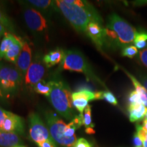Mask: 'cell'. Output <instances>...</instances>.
<instances>
[{
	"mask_svg": "<svg viewBox=\"0 0 147 147\" xmlns=\"http://www.w3.org/2000/svg\"><path fill=\"white\" fill-rule=\"evenodd\" d=\"M22 145V140L18 134L0 130V146L15 147Z\"/></svg>",
	"mask_w": 147,
	"mask_h": 147,
	"instance_id": "14",
	"label": "cell"
},
{
	"mask_svg": "<svg viewBox=\"0 0 147 147\" xmlns=\"http://www.w3.org/2000/svg\"><path fill=\"white\" fill-rule=\"evenodd\" d=\"M142 128L144 129L145 131L147 132V119H144L142 123Z\"/></svg>",
	"mask_w": 147,
	"mask_h": 147,
	"instance_id": "36",
	"label": "cell"
},
{
	"mask_svg": "<svg viewBox=\"0 0 147 147\" xmlns=\"http://www.w3.org/2000/svg\"><path fill=\"white\" fill-rule=\"evenodd\" d=\"M0 130L3 131L14 133L23 135L25 134V125L21 117L7 111L6 117L4 119Z\"/></svg>",
	"mask_w": 147,
	"mask_h": 147,
	"instance_id": "10",
	"label": "cell"
},
{
	"mask_svg": "<svg viewBox=\"0 0 147 147\" xmlns=\"http://www.w3.org/2000/svg\"><path fill=\"white\" fill-rule=\"evenodd\" d=\"M103 99H104V100L107 101L108 103L113 104V105L116 106L118 104V102H117V98H116L115 95L109 91H104V93H103Z\"/></svg>",
	"mask_w": 147,
	"mask_h": 147,
	"instance_id": "26",
	"label": "cell"
},
{
	"mask_svg": "<svg viewBox=\"0 0 147 147\" xmlns=\"http://www.w3.org/2000/svg\"><path fill=\"white\" fill-rule=\"evenodd\" d=\"M143 147H147V142H146V141H143Z\"/></svg>",
	"mask_w": 147,
	"mask_h": 147,
	"instance_id": "38",
	"label": "cell"
},
{
	"mask_svg": "<svg viewBox=\"0 0 147 147\" xmlns=\"http://www.w3.org/2000/svg\"><path fill=\"white\" fill-rule=\"evenodd\" d=\"M23 42L24 41H22L21 40V38H19V40L15 44H14L10 48V49L7 51L3 59L8 61L12 62V63L15 64L16 60L18 59V57L19 56L20 53H21L22 51V49H23Z\"/></svg>",
	"mask_w": 147,
	"mask_h": 147,
	"instance_id": "19",
	"label": "cell"
},
{
	"mask_svg": "<svg viewBox=\"0 0 147 147\" xmlns=\"http://www.w3.org/2000/svg\"><path fill=\"white\" fill-rule=\"evenodd\" d=\"M129 113V121L131 122H136L144 118L146 115L147 108L142 104L129 105L128 107Z\"/></svg>",
	"mask_w": 147,
	"mask_h": 147,
	"instance_id": "17",
	"label": "cell"
},
{
	"mask_svg": "<svg viewBox=\"0 0 147 147\" xmlns=\"http://www.w3.org/2000/svg\"><path fill=\"white\" fill-rule=\"evenodd\" d=\"M64 57V51L60 49L51 51L45 55L42 59V61L48 68L61 63Z\"/></svg>",
	"mask_w": 147,
	"mask_h": 147,
	"instance_id": "16",
	"label": "cell"
},
{
	"mask_svg": "<svg viewBox=\"0 0 147 147\" xmlns=\"http://www.w3.org/2000/svg\"><path fill=\"white\" fill-rule=\"evenodd\" d=\"M38 147H57L56 142L53 140H48L44 141L40 144H38Z\"/></svg>",
	"mask_w": 147,
	"mask_h": 147,
	"instance_id": "31",
	"label": "cell"
},
{
	"mask_svg": "<svg viewBox=\"0 0 147 147\" xmlns=\"http://www.w3.org/2000/svg\"><path fill=\"white\" fill-rule=\"evenodd\" d=\"M129 105L142 104L140 98V96L136 91H133L130 93L129 96Z\"/></svg>",
	"mask_w": 147,
	"mask_h": 147,
	"instance_id": "27",
	"label": "cell"
},
{
	"mask_svg": "<svg viewBox=\"0 0 147 147\" xmlns=\"http://www.w3.org/2000/svg\"><path fill=\"white\" fill-rule=\"evenodd\" d=\"M31 63H32V49L28 42L24 41L23 49L15 63L16 69L21 73L24 78L26 75Z\"/></svg>",
	"mask_w": 147,
	"mask_h": 147,
	"instance_id": "13",
	"label": "cell"
},
{
	"mask_svg": "<svg viewBox=\"0 0 147 147\" xmlns=\"http://www.w3.org/2000/svg\"><path fill=\"white\" fill-rule=\"evenodd\" d=\"M125 72L127 73V76L129 77L130 79L131 80L132 82H133L134 87L136 88V91L137 92V93L140 96V98L141 102H142L143 105L147 108V90L142 85V84L140 83L138 80L134 78L132 75L130 74L129 73L127 72V71H125Z\"/></svg>",
	"mask_w": 147,
	"mask_h": 147,
	"instance_id": "20",
	"label": "cell"
},
{
	"mask_svg": "<svg viewBox=\"0 0 147 147\" xmlns=\"http://www.w3.org/2000/svg\"><path fill=\"white\" fill-rule=\"evenodd\" d=\"M145 119H147V111H146V115H145Z\"/></svg>",
	"mask_w": 147,
	"mask_h": 147,
	"instance_id": "40",
	"label": "cell"
},
{
	"mask_svg": "<svg viewBox=\"0 0 147 147\" xmlns=\"http://www.w3.org/2000/svg\"><path fill=\"white\" fill-rule=\"evenodd\" d=\"M49 82L51 86V92L48 97L49 102L61 116L71 121L76 115L72 104V93L69 86L61 80H51Z\"/></svg>",
	"mask_w": 147,
	"mask_h": 147,
	"instance_id": "2",
	"label": "cell"
},
{
	"mask_svg": "<svg viewBox=\"0 0 147 147\" xmlns=\"http://www.w3.org/2000/svg\"><path fill=\"white\" fill-rule=\"evenodd\" d=\"M140 80H142L143 84H144V87L146 88L147 90V76H143V75H141L140 76Z\"/></svg>",
	"mask_w": 147,
	"mask_h": 147,
	"instance_id": "34",
	"label": "cell"
},
{
	"mask_svg": "<svg viewBox=\"0 0 147 147\" xmlns=\"http://www.w3.org/2000/svg\"><path fill=\"white\" fill-rule=\"evenodd\" d=\"M73 106L80 113L83 115V113L88 106V102L95 100L94 93L88 89H81L77 92H74L71 95Z\"/></svg>",
	"mask_w": 147,
	"mask_h": 147,
	"instance_id": "11",
	"label": "cell"
},
{
	"mask_svg": "<svg viewBox=\"0 0 147 147\" xmlns=\"http://www.w3.org/2000/svg\"><path fill=\"white\" fill-rule=\"evenodd\" d=\"M147 33L145 32H138L134 39V44L138 49H144L147 47Z\"/></svg>",
	"mask_w": 147,
	"mask_h": 147,
	"instance_id": "22",
	"label": "cell"
},
{
	"mask_svg": "<svg viewBox=\"0 0 147 147\" xmlns=\"http://www.w3.org/2000/svg\"><path fill=\"white\" fill-rule=\"evenodd\" d=\"M107 27L117 34L121 46L134 42L138 34L136 29L116 14H112L108 17Z\"/></svg>",
	"mask_w": 147,
	"mask_h": 147,
	"instance_id": "5",
	"label": "cell"
},
{
	"mask_svg": "<svg viewBox=\"0 0 147 147\" xmlns=\"http://www.w3.org/2000/svg\"><path fill=\"white\" fill-rule=\"evenodd\" d=\"M23 78V75L16 67L3 65L1 63L0 88L3 95L15 93L22 84Z\"/></svg>",
	"mask_w": 147,
	"mask_h": 147,
	"instance_id": "6",
	"label": "cell"
},
{
	"mask_svg": "<svg viewBox=\"0 0 147 147\" xmlns=\"http://www.w3.org/2000/svg\"><path fill=\"white\" fill-rule=\"evenodd\" d=\"M57 9L63 14L74 28L80 33H85L91 22L102 23L97 11L91 3L82 0L55 1Z\"/></svg>",
	"mask_w": 147,
	"mask_h": 147,
	"instance_id": "1",
	"label": "cell"
},
{
	"mask_svg": "<svg viewBox=\"0 0 147 147\" xmlns=\"http://www.w3.org/2000/svg\"><path fill=\"white\" fill-rule=\"evenodd\" d=\"M6 30L7 29L3 25H1V24H0V35L2 36V35L5 34L6 33Z\"/></svg>",
	"mask_w": 147,
	"mask_h": 147,
	"instance_id": "35",
	"label": "cell"
},
{
	"mask_svg": "<svg viewBox=\"0 0 147 147\" xmlns=\"http://www.w3.org/2000/svg\"><path fill=\"white\" fill-rule=\"evenodd\" d=\"M82 122L86 129H93L94 127V124L92 122L91 107L90 105H88L84 110L83 115H82Z\"/></svg>",
	"mask_w": 147,
	"mask_h": 147,
	"instance_id": "23",
	"label": "cell"
},
{
	"mask_svg": "<svg viewBox=\"0 0 147 147\" xmlns=\"http://www.w3.org/2000/svg\"><path fill=\"white\" fill-rule=\"evenodd\" d=\"M19 38H20L10 34V33H5L2 41L1 42V45H0V60L4 58L7 51L14 44H15L19 40Z\"/></svg>",
	"mask_w": 147,
	"mask_h": 147,
	"instance_id": "18",
	"label": "cell"
},
{
	"mask_svg": "<svg viewBox=\"0 0 147 147\" xmlns=\"http://www.w3.org/2000/svg\"><path fill=\"white\" fill-rule=\"evenodd\" d=\"M33 90L37 93L43 95L46 97H49L51 92V86L50 82H47L45 80H40L35 84Z\"/></svg>",
	"mask_w": 147,
	"mask_h": 147,
	"instance_id": "21",
	"label": "cell"
},
{
	"mask_svg": "<svg viewBox=\"0 0 147 147\" xmlns=\"http://www.w3.org/2000/svg\"><path fill=\"white\" fill-rule=\"evenodd\" d=\"M0 66H1V63H0ZM3 97V95L2 92H1V88H0V99H1V98H2Z\"/></svg>",
	"mask_w": 147,
	"mask_h": 147,
	"instance_id": "37",
	"label": "cell"
},
{
	"mask_svg": "<svg viewBox=\"0 0 147 147\" xmlns=\"http://www.w3.org/2000/svg\"><path fill=\"white\" fill-rule=\"evenodd\" d=\"M45 119L51 137L55 142L63 147H73L76 141L67 138L65 136L67 124L51 111L46 112Z\"/></svg>",
	"mask_w": 147,
	"mask_h": 147,
	"instance_id": "4",
	"label": "cell"
},
{
	"mask_svg": "<svg viewBox=\"0 0 147 147\" xmlns=\"http://www.w3.org/2000/svg\"><path fill=\"white\" fill-rule=\"evenodd\" d=\"M138 53V49L136 47L132 45L127 46L123 47L122 50V55L124 57H127L129 58H133Z\"/></svg>",
	"mask_w": 147,
	"mask_h": 147,
	"instance_id": "25",
	"label": "cell"
},
{
	"mask_svg": "<svg viewBox=\"0 0 147 147\" xmlns=\"http://www.w3.org/2000/svg\"><path fill=\"white\" fill-rule=\"evenodd\" d=\"M26 2L39 11L40 13L45 14V15L50 13V11L53 10V9L57 10L55 4V1L51 0H29L26 1Z\"/></svg>",
	"mask_w": 147,
	"mask_h": 147,
	"instance_id": "15",
	"label": "cell"
},
{
	"mask_svg": "<svg viewBox=\"0 0 147 147\" xmlns=\"http://www.w3.org/2000/svg\"><path fill=\"white\" fill-rule=\"evenodd\" d=\"M6 113L7 110H3L1 108H0V128L2 125L4 119H5V117H6Z\"/></svg>",
	"mask_w": 147,
	"mask_h": 147,
	"instance_id": "32",
	"label": "cell"
},
{
	"mask_svg": "<svg viewBox=\"0 0 147 147\" xmlns=\"http://www.w3.org/2000/svg\"><path fill=\"white\" fill-rule=\"evenodd\" d=\"M1 35H0V38H1Z\"/></svg>",
	"mask_w": 147,
	"mask_h": 147,
	"instance_id": "41",
	"label": "cell"
},
{
	"mask_svg": "<svg viewBox=\"0 0 147 147\" xmlns=\"http://www.w3.org/2000/svg\"><path fill=\"white\" fill-rule=\"evenodd\" d=\"M103 93H104V91H98L94 93L95 100H103Z\"/></svg>",
	"mask_w": 147,
	"mask_h": 147,
	"instance_id": "33",
	"label": "cell"
},
{
	"mask_svg": "<svg viewBox=\"0 0 147 147\" xmlns=\"http://www.w3.org/2000/svg\"><path fill=\"white\" fill-rule=\"evenodd\" d=\"M133 147H143V140L137 133H135L134 135Z\"/></svg>",
	"mask_w": 147,
	"mask_h": 147,
	"instance_id": "29",
	"label": "cell"
},
{
	"mask_svg": "<svg viewBox=\"0 0 147 147\" xmlns=\"http://www.w3.org/2000/svg\"><path fill=\"white\" fill-rule=\"evenodd\" d=\"M15 147H26V146H24V145H19V146H16Z\"/></svg>",
	"mask_w": 147,
	"mask_h": 147,
	"instance_id": "39",
	"label": "cell"
},
{
	"mask_svg": "<svg viewBox=\"0 0 147 147\" xmlns=\"http://www.w3.org/2000/svg\"><path fill=\"white\" fill-rule=\"evenodd\" d=\"M29 136L37 144L48 140H53L49 128L47 127L40 116L36 113H30L29 115Z\"/></svg>",
	"mask_w": 147,
	"mask_h": 147,
	"instance_id": "8",
	"label": "cell"
},
{
	"mask_svg": "<svg viewBox=\"0 0 147 147\" xmlns=\"http://www.w3.org/2000/svg\"><path fill=\"white\" fill-rule=\"evenodd\" d=\"M0 24L3 25L7 29V30L12 32H14L13 24L12 23L10 18L1 8H0Z\"/></svg>",
	"mask_w": 147,
	"mask_h": 147,
	"instance_id": "24",
	"label": "cell"
},
{
	"mask_svg": "<svg viewBox=\"0 0 147 147\" xmlns=\"http://www.w3.org/2000/svg\"><path fill=\"white\" fill-rule=\"evenodd\" d=\"M45 66L41 61L38 58H35L24 78L25 84L33 89L35 84L42 80L45 74Z\"/></svg>",
	"mask_w": 147,
	"mask_h": 147,
	"instance_id": "9",
	"label": "cell"
},
{
	"mask_svg": "<svg viewBox=\"0 0 147 147\" xmlns=\"http://www.w3.org/2000/svg\"><path fill=\"white\" fill-rule=\"evenodd\" d=\"M23 16L27 26L32 32L37 34H43L47 32L48 29V23L47 18L38 10L29 6L25 1L23 7Z\"/></svg>",
	"mask_w": 147,
	"mask_h": 147,
	"instance_id": "7",
	"label": "cell"
},
{
	"mask_svg": "<svg viewBox=\"0 0 147 147\" xmlns=\"http://www.w3.org/2000/svg\"><path fill=\"white\" fill-rule=\"evenodd\" d=\"M139 57L142 63L147 67V47L140 51Z\"/></svg>",
	"mask_w": 147,
	"mask_h": 147,
	"instance_id": "30",
	"label": "cell"
},
{
	"mask_svg": "<svg viewBox=\"0 0 147 147\" xmlns=\"http://www.w3.org/2000/svg\"><path fill=\"white\" fill-rule=\"evenodd\" d=\"M60 69L84 74L88 80L97 82L106 87L102 81L95 74L85 57L80 51L76 50L64 51V57L61 63Z\"/></svg>",
	"mask_w": 147,
	"mask_h": 147,
	"instance_id": "3",
	"label": "cell"
},
{
	"mask_svg": "<svg viewBox=\"0 0 147 147\" xmlns=\"http://www.w3.org/2000/svg\"><path fill=\"white\" fill-rule=\"evenodd\" d=\"M86 34L99 49H102L106 45L105 29L100 24L91 22L88 25Z\"/></svg>",
	"mask_w": 147,
	"mask_h": 147,
	"instance_id": "12",
	"label": "cell"
},
{
	"mask_svg": "<svg viewBox=\"0 0 147 147\" xmlns=\"http://www.w3.org/2000/svg\"><path fill=\"white\" fill-rule=\"evenodd\" d=\"M91 144L88 142L86 139L80 138L77 140L76 142L74 145L73 147H91Z\"/></svg>",
	"mask_w": 147,
	"mask_h": 147,
	"instance_id": "28",
	"label": "cell"
}]
</instances>
